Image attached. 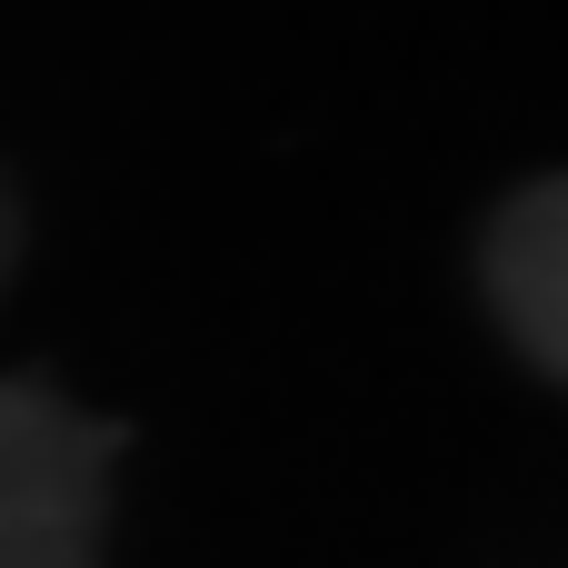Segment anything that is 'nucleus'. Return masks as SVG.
<instances>
[{
	"mask_svg": "<svg viewBox=\"0 0 568 568\" xmlns=\"http://www.w3.org/2000/svg\"><path fill=\"white\" fill-rule=\"evenodd\" d=\"M120 429L50 379H0V568H100Z\"/></svg>",
	"mask_w": 568,
	"mask_h": 568,
	"instance_id": "f257e3e1",
	"label": "nucleus"
},
{
	"mask_svg": "<svg viewBox=\"0 0 568 568\" xmlns=\"http://www.w3.org/2000/svg\"><path fill=\"white\" fill-rule=\"evenodd\" d=\"M479 290L509 349L568 389V170L519 180L479 230Z\"/></svg>",
	"mask_w": 568,
	"mask_h": 568,
	"instance_id": "f03ea898",
	"label": "nucleus"
},
{
	"mask_svg": "<svg viewBox=\"0 0 568 568\" xmlns=\"http://www.w3.org/2000/svg\"><path fill=\"white\" fill-rule=\"evenodd\" d=\"M20 270V190H10V170H0V280Z\"/></svg>",
	"mask_w": 568,
	"mask_h": 568,
	"instance_id": "7ed1b4c3",
	"label": "nucleus"
}]
</instances>
